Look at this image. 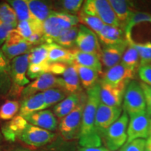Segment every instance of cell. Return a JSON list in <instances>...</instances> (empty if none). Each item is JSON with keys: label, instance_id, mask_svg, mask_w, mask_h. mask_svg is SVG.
I'll list each match as a JSON object with an SVG mask.
<instances>
[{"label": "cell", "instance_id": "1", "mask_svg": "<svg viewBox=\"0 0 151 151\" xmlns=\"http://www.w3.org/2000/svg\"><path fill=\"white\" fill-rule=\"evenodd\" d=\"M87 100L83 113L78 139L80 147L92 148L101 146V139L95 128V116L100 101V85L96 83L87 90Z\"/></svg>", "mask_w": 151, "mask_h": 151}, {"label": "cell", "instance_id": "2", "mask_svg": "<svg viewBox=\"0 0 151 151\" xmlns=\"http://www.w3.org/2000/svg\"><path fill=\"white\" fill-rule=\"evenodd\" d=\"M78 16L64 12L54 11L43 23V35L45 43H54L55 39L66 31L77 26Z\"/></svg>", "mask_w": 151, "mask_h": 151}, {"label": "cell", "instance_id": "3", "mask_svg": "<svg viewBox=\"0 0 151 151\" xmlns=\"http://www.w3.org/2000/svg\"><path fill=\"white\" fill-rule=\"evenodd\" d=\"M87 100V94H81L80 102L71 112L62 118L58 124L61 137L66 141H75L79 139L83 113Z\"/></svg>", "mask_w": 151, "mask_h": 151}, {"label": "cell", "instance_id": "4", "mask_svg": "<svg viewBox=\"0 0 151 151\" xmlns=\"http://www.w3.org/2000/svg\"><path fill=\"white\" fill-rule=\"evenodd\" d=\"M128 123L129 116L124 111L120 118L106 131L101 139H104L109 150L117 151L127 143Z\"/></svg>", "mask_w": 151, "mask_h": 151}, {"label": "cell", "instance_id": "5", "mask_svg": "<svg viewBox=\"0 0 151 151\" xmlns=\"http://www.w3.org/2000/svg\"><path fill=\"white\" fill-rule=\"evenodd\" d=\"M81 11L90 16L97 17L105 24L117 27L121 25L106 0H87L83 3Z\"/></svg>", "mask_w": 151, "mask_h": 151}, {"label": "cell", "instance_id": "6", "mask_svg": "<svg viewBox=\"0 0 151 151\" xmlns=\"http://www.w3.org/2000/svg\"><path fill=\"white\" fill-rule=\"evenodd\" d=\"M123 109L128 116L146 111V100L140 83L132 81L128 84L124 94Z\"/></svg>", "mask_w": 151, "mask_h": 151}, {"label": "cell", "instance_id": "7", "mask_svg": "<svg viewBox=\"0 0 151 151\" xmlns=\"http://www.w3.org/2000/svg\"><path fill=\"white\" fill-rule=\"evenodd\" d=\"M127 130V143L139 139H148L150 135V116L147 111L130 115Z\"/></svg>", "mask_w": 151, "mask_h": 151}, {"label": "cell", "instance_id": "8", "mask_svg": "<svg viewBox=\"0 0 151 151\" xmlns=\"http://www.w3.org/2000/svg\"><path fill=\"white\" fill-rule=\"evenodd\" d=\"M57 137L53 132L28 123L19 139L24 144L34 148H41L51 143Z\"/></svg>", "mask_w": 151, "mask_h": 151}, {"label": "cell", "instance_id": "9", "mask_svg": "<svg viewBox=\"0 0 151 151\" xmlns=\"http://www.w3.org/2000/svg\"><path fill=\"white\" fill-rule=\"evenodd\" d=\"M134 69L119 63L114 67L107 69L104 73L101 81L110 86L126 89L128 84L131 82L135 75Z\"/></svg>", "mask_w": 151, "mask_h": 151}, {"label": "cell", "instance_id": "10", "mask_svg": "<svg viewBox=\"0 0 151 151\" xmlns=\"http://www.w3.org/2000/svg\"><path fill=\"white\" fill-rule=\"evenodd\" d=\"M32 48L27 39L21 37L14 29L9 33L1 49L6 58L12 60L16 57L29 53Z\"/></svg>", "mask_w": 151, "mask_h": 151}, {"label": "cell", "instance_id": "11", "mask_svg": "<svg viewBox=\"0 0 151 151\" xmlns=\"http://www.w3.org/2000/svg\"><path fill=\"white\" fill-rule=\"evenodd\" d=\"M122 108L109 106L100 103L95 116V128L101 138L111 124L122 115Z\"/></svg>", "mask_w": 151, "mask_h": 151}, {"label": "cell", "instance_id": "12", "mask_svg": "<svg viewBox=\"0 0 151 151\" xmlns=\"http://www.w3.org/2000/svg\"><path fill=\"white\" fill-rule=\"evenodd\" d=\"M76 45L79 50L97 55L100 59L101 49L95 33L86 26L81 24L78 27Z\"/></svg>", "mask_w": 151, "mask_h": 151}, {"label": "cell", "instance_id": "13", "mask_svg": "<svg viewBox=\"0 0 151 151\" xmlns=\"http://www.w3.org/2000/svg\"><path fill=\"white\" fill-rule=\"evenodd\" d=\"M59 86V78H57L52 73H46L41 76L31 83L24 87L21 94L22 100L35 95L40 92H44L51 88H58Z\"/></svg>", "mask_w": 151, "mask_h": 151}, {"label": "cell", "instance_id": "14", "mask_svg": "<svg viewBox=\"0 0 151 151\" xmlns=\"http://www.w3.org/2000/svg\"><path fill=\"white\" fill-rule=\"evenodd\" d=\"M28 67L29 53L16 57L12 60L11 63L12 84L20 87H24V86L29 84V80L26 76Z\"/></svg>", "mask_w": 151, "mask_h": 151}, {"label": "cell", "instance_id": "15", "mask_svg": "<svg viewBox=\"0 0 151 151\" xmlns=\"http://www.w3.org/2000/svg\"><path fill=\"white\" fill-rule=\"evenodd\" d=\"M128 46L129 43L125 39L117 44L106 46L103 50H101L100 57L101 63L107 68V69L118 65L120 60H122V56Z\"/></svg>", "mask_w": 151, "mask_h": 151}, {"label": "cell", "instance_id": "16", "mask_svg": "<svg viewBox=\"0 0 151 151\" xmlns=\"http://www.w3.org/2000/svg\"><path fill=\"white\" fill-rule=\"evenodd\" d=\"M29 124L50 132L55 131L58 127V120L50 110L38 111L24 117Z\"/></svg>", "mask_w": 151, "mask_h": 151}, {"label": "cell", "instance_id": "17", "mask_svg": "<svg viewBox=\"0 0 151 151\" xmlns=\"http://www.w3.org/2000/svg\"><path fill=\"white\" fill-rule=\"evenodd\" d=\"M99 85L101 103L109 106L120 107L125 89L110 86L101 81Z\"/></svg>", "mask_w": 151, "mask_h": 151}, {"label": "cell", "instance_id": "18", "mask_svg": "<svg viewBox=\"0 0 151 151\" xmlns=\"http://www.w3.org/2000/svg\"><path fill=\"white\" fill-rule=\"evenodd\" d=\"M27 120L20 115L16 116L10 121L4 124L1 128V132L6 141L9 142H15L27 126Z\"/></svg>", "mask_w": 151, "mask_h": 151}, {"label": "cell", "instance_id": "19", "mask_svg": "<svg viewBox=\"0 0 151 151\" xmlns=\"http://www.w3.org/2000/svg\"><path fill=\"white\" fill-rule=\"evenodd\" d=\"M58 88L69 95L81 92L80 79L73 65L68 66L62 78H59Z\"/></svg>", "mask_w": 151, "mask_h": 151}, {"label": "cell", "instance_id": "20", "mask_svg": "<svg viewBox=\"0 0 151 151\" xmlns=\"http://www.w3.org/2000/svg\"><path fill=\"white\" fill-rule=\"evenodd\" d=\"M31 13L32 18L37 21L43 23V22L54 12L52 4L39 0H26Z\"/></svg>", "mask_w": 151, "mask_h": 151}, {"label": "cell", "instance_id": "21", "mask_svg": "<svg viewBox=\"0 0 151 151\" xmlns=\"http://www.w3.org/2000/svg\"><path fill=\"white\" fill-rule=\"evenodd\" d=\"M46 109L47 106L45 103L43 92H40L22 100L20 104L19 115L24 117Z\"/></svg>", "mask_w": 151, "mask_h": 151}, {"label": "cell", "instance_id": "22", "mask_svg": "<svg viewBox=\"0 0 151 151\" xmlns=\"http://www.w3.org/2000/svg\"><path fill=\"white\" fill-rule=\"evenodd\" d=\"M12 83L10 60L0 48V96L8 95Z\"/></svg>", "mask_w": 151, "mask_h": 151}, {"label": "cell", "instance_id": "23", "mask_svg": "<svg viewBox=\"0 0 151 151\" xmlns=\"http://www.w3.org/2000/svg\"><path fill=\"white\" fill-rule=\"evenodd\" d=\"M73 56V64L83 67L91 68L100 73L101 72V62L97 55L87 53L79 50L78 48L71 49Z\"/></svg>", "mask_w": 151, "mask_h": 151}, {"label": "cell", "instance_id": "24", "mask_svg": "<svg viewBox=\"0 0 151 151\" xmlns=\"http://www.w3.org/2000/svg\"><path fill=\"white\" fill-rule=\"evenodd\" d=\"M48 58L50 63L60 62L67 65H72L73 56L71 50L59 46L52 43L48 44Z\"/></svg>", "mask_w": 151, "mask_h": 151}, {"label": "cell", "instance_id": "25", "mask_svg": "<svg viewBox=\"0 0 151 151\" xmlns=\"http://www.w3.org/2000/svg\"><path fill=\"white\" fill-rule=\"evenodd\" d=\"M97 36L100 41L106 46L117 44L125 40L123 39V32L120 27L108 24L104 26Z\"/></svg>", "mask_w": 151, "mask_h": 151}, {"label": "cell", "instance_id": "26", "mask_svg": "<svg viewBox=\"0 0 151 151\" xmlns=\"http://www.w3.org/2000/svg\"><path fill=\"white\" fill-rule=\"evenodd\" d=\"M81 94L82 92L70 94L65 99L57 104L53 108L54 115L62 119L69 114L80 102Z\"/></svg>", "mask_w": 151, "mask_h": 151}, {"label": "cell", "instance_id": "27", "mask_svg": "<svg viewBox=\"0 0 151 151\" xmlns=\"http://www.w3.org/2000/svg\"><path fill=\"white\" fill-rule=\"evenodd\" d=\"M78 73L79 79L81 84L85 89L88 90L92 88L96 83L99 78V72L91 68H88L83 66L73 64Z\"/></svg>", "mask_w": 151, "mask_h": 151}, {"label": "cell", "instance_id": "28", "mask_svg": "<svg viewBox=\"0 0 151 151\" xmlns=\"http://www.w3.org/2000/svg\"><path fill=\"white\" fill-rule=\"evenodd\" d=\"M109 2L120 23L125 22L127 24L134 14L130 9L129 4L123 0H109Z\"/></svg>", "mask_w": 151, "mask_h": 151}, {"label": "cell", "instance_id": "29", "mask_svg": "<svg viewBox=\"0 0 151 151\" xmlns=\"http://www.w3.org/2000/svg\"><path fill=\"white\" fill-rule=\"evenodd\" d=\"M16 29L21 37L27 39L34 34H43V23L32 18L29 20L18 22Z\"/></svg>", "mask_w": 151, "mask_h": 151}, {"label": "cell", "instance_id": "30", "mask_svg": "<svg viewBox=\"0 0 151 151\" xmlns=\"http://www.w3.org/2000/svg\"><path fill=\"white\" fill-rule=\"evenodd\" d=\"M48 44L33 47L29 53V65H47L50 62L48 58Z\"/></svg>", "mask_w": 151, "mask_h": 151}, {"label": "cell", "instance_id": "31", "mask_svg": "<svg viewBox=\"0 0 151 151\" xmlns=\"http://www.w3.org/2000/svg\"><path fill=\"white\" fill-rule=\"evenodd\" d=\"M78 148L75 141H66L58 136L41 151H76Z\"/></svg>", "mask_w": 151, "mask_h": 151}, {"label": "cell", "instance_id": "32", "mask_svg": "<svg viewBox=\"0 0 151 151\" xmlns=\"http://www.w3.org/2000/svg\"><path fill=\"white\" fill-rule=\"evenodd\" d=\"M78 33V27L76 26L69 29L61 34L57 39H55L54 43L65 48H70L76 44L77 35Z\"/></svg>", "mask_w": 151, "mask_h": 151}, {"label": "cell", "instance_id": "33", "mask_svg": "<svg viewBox=\"0 0 151 151\" xmlns=\"http://www.w3.org/2000/svg\"><path fill=\"white\" fill-rule=\"evenodd\" d=\"M78 18L79 22H81L83 25L89 27L90 30H92L97 35L103 29L104 26L105 25V24L97 17L90 16V15L85 14L82 11L78 13Z\"/></svg>", "mask_w": 151, "mask_h": 151}, {"label": "cell", "instance_id": "34", "mask_svg": "<svg viewBox=\"0 0 151 151\" xmlns=\"http://www.w3.org/2000/svg\"><path fill=\"white\" fill-rule=\"evenodd\" d=\"M7 2L14 9L19 22L31 20L32 15L26 0H11Z\"/></svg>", "mask_w": 151, "mask_h": 151}, {"label": "cell", "instance_id": "35", "mask_svg": "<svg viewBox=\"0 0 151 151\" xmlns=\"http://www.w3.org/2000/svg\"><path fill=\"white\" fill-rule=\"evenodd\" d=\"M0 20L14 28L18 25V20L16 12L9 3H0Z\"/></svg>", "mask_w": 151, "mask_h": 151}, {"label": "cell", "instance_id": "36", "mask_svg": "<svg viewBox=\"0 0 151 151\" xmlns=\"http://www.w3.org/2000/svg\"><path fill=\"white\" fill-rule=\"evenodd\" d=\"M19 110L20 104L18 101L7 100L0 107V118L3 120H12Z\"/></svg>", "mask_w": 151, "mask_h": 151}, {"label": "cell", "instance_id": "37", "mask_svg": "<svg viewBox=\"0 0 151 151\" xmlns=\"http://www.w3.org/2000/svg\"><path fill=\"white\" fill-rule=\"evenodd\" d=\"M143 22L151 23V15L147 13H134L133 14L125 25V37L126 38L131 37L132 30L135 25Z\"/></svg>", "mask_w": 151, "mask_h": 151}, {"label": "cell", "instance_id": "38", "mask_svg": "<svg viewBox=\"0 0 151 151\" xmlns=\"http://www.w3.org/2000/svg\"><path fill=\"white\" fill-rule=\"evenodd\" d=\"M139 54L134 47L129 45L122 58L121 63L126 67L136 70L139 67Z\"/></svg>", "mask_w": 151, "mask_h": 151}, {"label": "cell", "instance_id": "39", "mask_svg": "<svg viewBox=\"0 0 151 151\" xmlns=\"http://www.w3.org/2000/svg\"><path fill=\"white\" fill-rule=\"evenodd\" d=\"M43 94L47 108L55 104L60 102L62 100L65 99L66 96L67 95L63 90L60 89V88L48 89L43 92Z\"/></svg>", "mask_w": 151, "mask_h": 151}, {"label": "cell", "instance_id": "40", "mask_svg": "<svg viewBox=\"0 0 151 151\" xmlns=\"http://www.w3.org/2000/svg\"><path fill=\"white\" fill-rule=\"evenodd\" d=\"M129 45L137 49L141 58V65L149 63L151 61V42L145 43H135L132 39H126Z\"/></svg>", "mask_w": 151, "mask_h": 151}, {"label": "cell", "instance_id": "41", "mask_svg": "<svg viewBox=\"0 0 151 151\" xmlns=\"http://www.w3.org/2000/svg\"><path fill=\"white\" fill-rule=\"evenodd\" d=\"M83 4V0H64L60 1L58 4L60 9L63 10L62 12L74 15L79 12Z\"/></svg>", "mask_w": 151, "mask_h": 151}, {"label": "cell", "instance_id": "42", "mask_svg": "<svg viewBox=\"0 0 151 151\" xmlns=\"http://www.w3.org/2000/svg\"><path fill=\"white\" fill-rule=\"evenodd\" d=\"M50 64L47 65H29L27 74L29 78H38L45 73H48Z\"/></svg>", "mask_w": 151, "mask_h": 151}, {"label": "cell", "instance_id": "43", "mask_svg": "<svg viewBox=\"0 0 151 151\" xmlns=\"http://www.w3.org/2000/svg\"><path fill=\"white\" fill-rule=\"evenodd\" d=\"M145 139H136L131 142L126 143L119 151H145Z\"/></svg>", "mask_w": 151, "mask_h": 151}, {"label": "cell", "instance_id": "44", "mask_svg": "<svg viewBox=\"0 0 151 151\" xmlns=\"http://www.w3.org/2000/svg\"><path fill=\"white\" fill-rule=\"evenodd\" d=\"M139 76L143 83L151 87V64L141 65L139 68Z\"/></svg>", "mask_w": 151, "mask_h": 151}, {"label": "cell", "instance_id": "45", "mask_svg": "<svg viewBox=\"0 0 151 151\" xmlns=\"http://www.w3.org/2000/svg\"><path fill=\"white\" fill-rule=\"evenodd\" d=\"M69 65L65 63H60V62H53L50 63L49 66V71L48 73H52V75L60 76L63 75L65 71Z\"/></svg>", "mask_w": 151, "mask_h": 151}, {"label": "cell", "instance_id": "46", "mask_svg": "<svg viewBox=\"0 0 151 151\" xmlns=\"http://www.w3.org/2000/svg\"><path fill=\"white\" fill-rule=\"evenodd\" d=\"M14 29L15 28L12 25L4 23L0 20V46L5 42L9 33Z\"/></svg>", "mask_w": 151, "mask_h": 151}, {"label": "cell", "instance_id": "47", "mask_svg": "<svg viewBox=\"0 0 151 151\" xmlns=\"http://www.w3.org/2000/svg\"><path fill=\"white\" fill-rule=\"evenodd\" d=\"M140 86L142 88L143 94H144L146 104V111L149 116H151V87L143 82L141 83Z\"/></svg>", "mask_w": 151, "mask_h": 151}, {"label": "cell", "instance_id": "48", "mask_svg": "<svg viewBox=\"0 0 151 151\" xmlns=\"http://www.w3.org/2000/svg\"><path fill=\"white\" fill-rule=\"evenodd\" d=\"M76 151H110L108 148L104 146L92 147V148H84V147H78Z\"/></svg>", "mask_w": 151, "mask_h": 151}, {"label": "cell", "instance_id": "49", "mask_svg": "<svg viewBox=\"0 0 151 151\" xmlns=\"http://www.w3.org/2000/svg\"><path fill=\"white\" fill-rule=\"evenodd\" d=\"M145 151H151V134L146 140V146H145Z\"/></svg>", "mask_w": 151, "mask_h": 151}, {"label": "cell", "instance_id": "50", "mask_svg": "<svg viewBox=\"0 0 151 151\" xmlns=\"http://www.w3.org/2000/svg\"><path fill=\"white\" fill-rule=\"evenodd\" d=\"M11 151H33V150H30V149H28V148H21V147H20V148H15V149H14V150H11Z\"/></svg>", "mask_w": 151, "mask_h": 151}, {"label": "cell", "instance_id": "51", "mask_svg": "<svg viewBox=\"0 0 151 151\" xmlns=\"http://www.w3.org/2000/svg\"><path fill=\"white\" fill-rule=\"evenodd\" d=\"M2 139L3 136L1 134V131H0V151H2Z\"/></svg>", "mask_w": 151, "mask_h": 151}, {"label": "cell", "instance_id": "52", "mask_svg": "<svg viewBox=\"0 0 151 151\" xmlns=\"http://www.w3.org/2000/svg\"><path fill=\"white\" fill-rule=\"evenodd\" d=\"M150 134H151V116H150Z\"/></svg>", "mask_w": 151, "mask_h": 151}]
</instances>
